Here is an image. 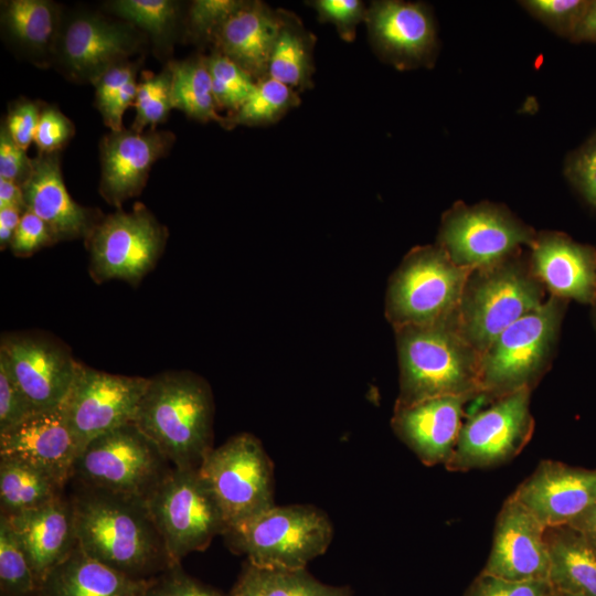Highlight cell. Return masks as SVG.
Segmentation results:
<instances>
[{
	"instance_id": "cell-1",
	"label": "cell",
	"mask_w": 596,
	"mask_h": 596,
	"mask_svg": "<svg viewBox=\"0 0 596 596\" xmlns=\"http://www.w3.org/2000/svg\"><path fill=\"white\" fill-rule=\"evenodd\" d=\"M71 499L76 544L88 556L142 578L174 566L147 501L82 487Z\"/></svg>"
},
{
	"instance_id": "cell-2",
	"label": "cell",
	"mask_w": 596,
	"mask_h": 596,
	"mask_svg": "<svg viewBox=\"0 0 596 596\" xmlns=\"http://www.w3.org/2000/svg\"><path fill=\"white\" fill-rule=\"evenodd\" d=\"M214 400L201 375L175 370L149 377L132 423L170 464L199 469L213 449Z\"/></svg>"
},
{
	"instance_id": "cell-3",
	"label": "cell",
	"mask_w": 596,
	"mask_h": 596,
	"mask_svg": "<svg viewBox=\"0 0 596 596\" xmlns=\"http://www.w3.org/2000/svg\"><path fill=\"white\" fill-rule=\"evenodd\" d=\"M398 396L405 406L439 396H480L481 354L464 338L451 316L394 329Z\"/></svg>"
},
{
	"instance_id": "cell-4",
	"label": "cell",
	"mask_w": 596,
	"mask_h": 596,
	"mask_svg": "<svg viewBox=\"0 0 596 596\" xmlns=\"http://www.w3.org/2000/svg\"><path fill=\"white\" fill-rule=\"evenodd\" d=\"M545 294L523 251L472 269L456 310L458 329L482 355L502 331L541 306Z\"/></svg>"
},
{
	"instance_id": "cell-5",
	"label": "cell",
	"mask_w": 596,
	"mask_h": 596,
	"mask_svg": "<svg viewBox=\"0 0 596 596\" xmlns=\"http://www.w3.org/2000/svg\"><path fill=\"white\" fill-rule=\"evenodd\" d=\"M568 302L550 295L493 340L481 355L480 396L491 402L533 390L555 356Z\"/></svg>"
},
{
	"instance_id": "cell-6",
	"label": "cell",
	"mask_w": 596,
	"mask_h": 596,
	"mask_svg": "<svg viewBox=\"0 0 596 596\" xmlns=\"http://www.w3.org/2000/svg\"><path fill=\"white\" fill-rule=\"evenodd\" d=\"M226 545L264 570H298L329 547L332 523L312 504L274 505L230 525Z\"/></svg>"
},
{
	"instance_id": "cell-7",
	"label": "cell",
	"mask_w": 596,
	"mask_h": 596,
	"mask_svg": "<svg viewBox=\"0 0 596 596\" xmlns=\"http://www.w3.org/2000/svg\"><path fill=\"white\" fill-rule=\"evenodd\" d=\"M172 468L130 422L91 440L75 459L71 479L82 488L147 501Z\"/></svg>"
},
{
	"instance_id": "cell-8",
	"label": "cell",
	"mask_w": 596,
	"mask_h": 596,
	"mask_svg": "<svg viewBox=\"0 0 596 596\" xmlns=\"http://www.w3.org/2000/svg\"><path fill=\"white\" fill-rule=\"evenodd\" d=\"M470 272L457 266L437 244L412 248L389 278L385 318L397 329L451 316Z\"/></svg>"
},
{
	"instance_id": "cell-9",
	"label": "cell",
	"mask_w": 596,
	"mask_h": 596,
	"mask_svg": "<svg viewBox=\"0 0 596 596\" xmlns=\"http://www.w3.org/2000/svg\"><path fill=\"white\" fill-rule=\"evenodd\" d=\"M147 504L174 565L188 554L205 550L227 528L199 469L173 467Z\"/></svg>"
},
{
	"instance_id": "cell-10",
	"label": "cell",
	"mask_w": 596,
	"mask_h": 596,
	"mask_svg": "<svg viewBox=\"0 0 596 596\" xmlns=\"http://www.w3.org/2000/svg\"><path fill=\"white\" fill-rule=\"evenodd\" d=\"M536 232L507 206L455 202L441 216L436 244L459 267L472 270L530 248Z\"/></svg>"
},
{
	"instance_id": "cell-11",
	"label": "cell",
	"mask_w": 596,
	"mask_h": 596,
	"mask_svg": "<svg viewBox=\"0 0 596 596\" xmlns=\"http://www.w3.org/2000/svg\"><path fill=\"white\" fill-rule=\"evenodd\" d=\"M199 472L227 528L275 505L273 462L260 440L249 433L237 434L213 448Z\"/></svg>"
},
{
	"instance_id": "cell-12",
	"label": "cell",
	"mask_w": 596,
	"mask_h": 596,
	"mask_svg": "<svg viewBox=\"0 0 596 596\" xmlns=\"http://www.w3.org/2000/svg\"><path fill=\"white\" fill-rule=\"evenodd\" d=\"M167 238L166 226L141 203L103 216L85 238L93 280L137 285L156 266Z\"/></svg>"
},
{
	"instance_id": "cell-13",
	"label": "cell",
	"mask_w": 596,
	"mask_h": 596,
	"mask_svg": "<svg viewBox=\"0 0 596 596\" xmlns=\"http://www.w3.org/2000/svg\"><path fill=\"white\" fill-rule=\"evenodd\" d=\"M147 41V35L127 21L76 11L63 15L53 64L66 78L93 84L109 67L139 54Z\"/></svg>"
},
{
	"instance_id": "cell-14",
	"label": "cell",
	"mask_w": 596,
	"mask_h": 596,
	"mask_svg": "<svg viewBox=\"0 0 596 596\" xmlns=\"http://www.w3.org/2000/svg\"><path fill=\"white\" fill-rule=\"evenodd\" d=\"M530 389L490 402L462 423L454 451L445 467L466 472L503 465L530 441L534 430Z\"/></svg>"
},
{
	"instance_id": "cell-15",
	"label": "cell",
	"mask_w": 596,
	"mask_h": 596,
	"mask_svg": "<svg viewBox=\"0 0 596 596\" xmlns=\"http://www.w3.org/2000/svg\"><path fill=\"white\" fill-rule=\"evenodd\" d=\"M149 377L113 374L77 362L62 403L79 453L94 438L132 422Z\"/></svg>"
},
{
	"instance_id": "cell-16",
	"label": "cell",
	"mask_w": 596,
	"mask_h": 596,
	"mask_svg": "<svg viewBox=\"0 0 596 596\" xmlns=\"http://www.w3.org/2000/svg\"><path fill=\"white\" fill-rule=\"evenodd\" d=\"M77 362L68 347L42 332L3 333L2 364L35 412L62 405L72 385Z\"/></svg>"
},
{
	"instance_id": "cell-17",
	"label": "cell",
	"mask_w": 596,
	"mask_h": 596,
	"mask_svg": "<svg viewBox=\"0 0 596 596\" xmlns=\"http://www.w3.org/2000/svg\"><path fill=\"white\" fill-rule=\"evenodd\" d=\"M364 22L370 43L384 62L402 71L434 65L439 45L434 15L427 4L373 1Z\"/></svg>"
},
{
	"instance_id": "cell-18",
	"label": "cell",
	"mask_w": 596,
	"mask_h": 596,
	"mask_svg": "<svg viewBox=\"0 0 596 596\" xmlns=\"http://www.w3.org/2000/svg\"><path fill=\"white\" fill-rule=\"evenodd\" d=\"M481 573L512 582H549L545 526L512 494L496 519L491 551Z\"/></svg>"
},
{
	"instance_id": "cell-19",
	"label": "cell",
	"mask_w": 596,
	"mask_h": 596,
	"mask_svg": "<svg viewBox=\"0 0 596 596\" xmlns=\"http://www.w3.org/2000/svg\"><path fill=\"white\" fill-rule=\"evenodd\" d=\"M174 140L171 131L155 129H121L104 135L99 143V194L117 209L139 195L152 166L169 153Z\"/></svg>"
},
{
	"instance_id": "cell-20",
	"label": "cell",
	"mask_w": 596,
	"mask_h": 596,
	"mask_svg": "<svg viewBox=\"0 0 596 596\" xmlns=\"http://www.w3.org/2000/svg\"><path fill=\"white\" fill-rule=\"evenodd\" d=\"M512 496L545 528L570 525L596 504V469L542 460Z\"/></svg>"
},
{
	"instance_id": "cell-21",
	"label": "cell",
	"mask_w": 596,
	"mask_h": 596,
	"mask_svg": "<svg viewBox=\"0 0 596 596\" xmlns=\"http://www.w3.org/2000/svg\"><path fill=\"white\" fill-rule=\"evenodd\" d=\"M79 454L62 406L36 412L0 434V459L24 462L65 486Z\"/></svg>"
},
{
	"instance_id": "cell-22",
	"label": "cell",
	"mask_w": 596,
	"mask_h": 596,
	"mask_svg": "<svg viewBox=\"0 0 596 596\" xmlns=\"http://www.w3.org/2000/svg\"><path fill=\"white\" fill-rule=\"evenodd\" d=\"M25 210L49 227L54 243L87 237L103 214L76 203L67 192L61 170V151L38 152L21 185Z\"/></svg>"
},
{
	"instance_id": "cell-23",
	"label": "cell",
	"mask_w": 596,
	"mask_h": 596,
	"mask_svg": "<svg viewBox=\"0 0 596 596\" xmlns=\"http://www.w3.org/2000/svg\"><path fill=\"white\" fill-rule=\"evenodd\" d=\"M531 268L550 295L590 305L596 297V248L565 233H536L529 248Z\"/></svg>"
},
{
	"instance_id": "cell-24",
	"label": "cell",
	"mask_w": 596,
	"mask_h": 596,
	"mask_svg": "<svg viewBox=\"0 0 596 596\" xmlns=\"http://www.w3.org/2000/svg\"><path fill=\"white\" fill-rule=\"evenodd\" d=\"M472 396H439L411 405H394L391 426L395 435L426 466H444L462 426L465 405Z\"/></svg>"
},
{
	"instance_id": "cell-25",
	"label": "cell",
	"mask_w": 596,
	"mask_h": 596,
	"mask_svg": "<svg viewBox=\"0 0 596 596\" xmlns=\"http://www.w3.org/2000/svg\"><path fill=\"white\" fill-rule=\"evenodd\" d=\"M3 515L23 549L40 587L46 575L76 546L72 499L62 494L42 507Z\"/></svg>"
},
{
	"instance_id": "cell-26",
	"label": "cell",
	"mask_w": 596,
	"mask_h": 596,
	"mask_svg": "<svg viewBox=\"0 0 596 596\" xmlns=\"http://www.w3.org/2000/svg\"><path fill=\"white\" fill-rule=\"evenodd\" d=\"M279 23L278 9L263 1L244 0L217 31L213 49L230 57L257 82L268 76Z\"/></svg>"
},
{
	"instance_id": "cell-27",
	"label": "cell",
	"mask_w": 596,
	"mask_h": 596,
	"mask_svg": "<svg viewBox=\"0 0 596 596\" xmlns=\"http://www.w3.org/2000/svg\"><path fill=\"white\" fill-rule=\"evenodd\" d=\"M152 578L134 577L82 551L77 544L43 579L41 596H146Z\"/></svg>"
},
{
	"instance_id": "cell-28",
	"label": "cell",
	"mask_w": 596,
	"mask_h": 596,
	"mask_svg": "<svg viewBox=\"0 0 596 596\" xmlns=\"http://www.w3.org/2000/svg\"><path fill=\"white\" fill-rule=\"evenodd\" d=\"M64 13L50 0L1 1V31L22 57L39 67L53 64Z\"/></svg>"
},
{
	"instance_id": "cell-29",
	"label": "cell",
	"mask_w": 596,
	"mask_h": 596,
	"mask_svg": "<svg viewBox=\"0 0 596 596\" xmlns=\"http://www.w3.org/2000/svg\"><path fill=\"white\" fill-rule=\"evenodd\" d=\"M549 583L574 596H596V545L570 525L545 528Z\"/></svg>"
},
{
	"instance_id": "cell-30",
	"label": "cell",
	"mask_w": 596,
	"mask_h": 596,
	"mask_svg": "<svg viewBox=\"0 0 596 596\" xmlns=\"http://www.w3.org/2000/svg\"><path fill=\"white\" fill-rule=\"evenodd\" d=\"M279 29L269 58L268 76L298 93L313 87L316 35L291 11L278 9Z\"/></svg>"
},
{
	"instance_id": "cell-31",
	"label": "cell",
	"mask_w": 596,
	"mask_h": 596,
	"mask_svg": "<svg viewBox=\"0 0 596 596\" xmlns=\"http://www.w3.org/2000/svg\"><path fill=\"white\" fill-rule=\"evenodd\" d=\"M166 66L171 74L172 108L196 121H215L231 129L227 116L219 114L213 97L206 55L199 53L183 61H169Z\"/></svg>"
},
{
	"instance_id": "cell-32",
	"label": "cell",
	"mask_w": 596,
	"mask_h": 596,
	"mask_svg": "<svg viewBox=\"0 0 596 596\" xmlns=\"http://www.w3.org/2000/svg\"><path fill=\"white\" fill-rule=\"evenodd\" d=\"M106 9L135 25L151 40L158 56L171 52L178 35L184 29L182 3L174 0H114Z\"/></svg>"
},
{
	"instance_id": "cell-33",
	"label": "cell",
	"mask_w": 596,
	"mask_h": 596,
	"mask_svg": "<svg viewBox=\"0 0 596 596\" xmlns=\"http://www.w3.org/2000/svg\"><path fill=\"white\" fill-rule=\"evenodd\" d=\"M63 486L40 469L11 459H0L2 514H15L42 507L60 496Z\"/></svg>"
},
{
	"instance_id": "cell-34",
	"label": "cell",
	"mask_w": 596,
	"mask_h": 596,
	"mask_svg": "<svg viewBox=\"0 0 596 596\" xmlns=\"http://www.w3.org/2000/svg\"><path fill=\"white\" fill-rule=\"evenodd\" d=\"M300 104L299 93L288 85L266 76L256 82L247 100L235 113L228 114L230 128L237 125L268 126L279 121Z\"/></svg>"
},
{
	"instance_id": "cell-35",
	"label": "cell",
	"mask_w": 596,
	"mask_h": 596,
	"mask_svg": "<svg viewBox=\"0 0 596 596\" xmlns=\"http://www.w3.org/2000/svg\"><path fill=\"white\" fill-rule=\"evenodd\" d=\"M212 92L217 109L237 111L256 86V81L230 57L213 49L207 55Z\"/></svg>"
},
{
	"instance_id": "cell-36",
	"label": "cell",
	"mask_w": 596,
	"mask_h": 596,
	"mask_svg": "<svg viewBox=\"0 0 596 596\" xmlns=\"http://www.w3.org/2000/svg\"><path fill=\"white\" fill-rule=\"evenodd\" d=\"M0 584L8 596H30L39 583L7 518L0 515Z\"/></svg>"
},
{
	"instance_id": "cell-37",
	"label": "cell",
	"mask_w": 596,
	"mask_h": 596,
	"mask_svg": "<svg viewBox=\"0 0 596 596\" xmlns=\"http://www.w3.org/2000/svg\"><path fill=\"white\" fill-rule=\"evenodd\" d=\"M134 105L136 116L130 129L136 132H143L147 127L155 129L167 120L172 109L171 74L167 66L159 74H143Z\"/></svg>"
},
{
	"instance_id": "cell-38",
	"label": "cell",
	"mask_w": 596,
	"mask_h": 596,
	"mask_svg": "<svg viewBox=\"0 0 596 596\" xmlns=\"http://www.w3.org/2000/svg\"><path fill=\"white\" fill-rule=\"evenodd\" d=\"M244 0H194L189 4L184 18L183 33L195 44H213L214 38Z\"/></svg>"
},
{
	"instance_id": "cell-39",
	"label": "cell",
	"mask_w": 596,
	"mask_h": 596,
	"mask_svg": "<svg viewBox=\"0 0 596 596\" xmlns=\"http://www.w3.org/2000/svg\"><path fill=\"white\" fill-rule=\"evenodd\" d=\"M264 570V568H263ZM349 586H331L306 568L264 570V596H352Z\"/></svg>"
},
{
	"instance_id": "cell-40",
	"label": "cell",
	"mask_w": 596,
	"mask_h": 596,
	"mask_svg": "<svg viewBox=\"0 0 596 596\" xmlns=\"http://www.w3.org/2000/svg\"><path fill=\"white\" fill-rule=\"evenodd\" d=\"M589 0H525L520 4L558 35L572 39Z\"/></svg>"
},
{
	"instance_id": "cell-41",
	"label": "cell",
	"mask_w": 596,
	"mask_h": 596,
	"mask_svg": "<svg viewBox=\"0 0 596 596\" xmlns=\"http://www.w3.org/2000/svg\"><path fill=\"white\" fill-rule=\"evenodd\" d=\"M306 3L313 8L321 23L332 24L345 42L354 41L356 28L365 21L368 11L361 0H312Z\"/></svg>"
},
{
	"instance_id": "cell-42",
	"label": "cell",
	"mask_w": 596,
	"mask_h": 596,
	"mask_svg": "<svg viewBox=\"0 0 596 596\" xmlns=\"http://www.w3.org/2000/svg\"><path fill=\"white\" fill-rule=\"evenodd\" d=\"M565 174L596 210V132L570 156Z\"/></svg>"
},
{
	"instance_id": "cell-43",
	"label": "cell",
	"mask_w": 596,
	"mask_h": 596,
	"mask_svg": "<svg viewBox=\"0 0 596 596\" xmlns=\"http://www.w3.org/2000/svg\"><path fill=\"white\" fill-rule=\"evenodd\" d=\"M74 134V125L61 110L47 105L41 108L34 136L39 152L61 151Z\"/></svg>"
},
{
	"instance_id": "cell-44",
	"label": "cell",
	"mask_w": 596,
	"mask_h": 596,
	"mask_svg": "<svg viewBox=\"0 0 596 596\" xmlns=\"http://www.w3.org/2000/svg\"><path fill=\"white\" fill-rule=\"evenodd\" d=\"M550 592L547 581L512 582L480 572L465 596H549Z\"/></svg>"
},
{
	"instance_id": "cell-45",
	"label": "cell",
	"mask_w": 596,
	"mask_h": 596,
	"mask_svg": "<svg viewBox=\"0 0 596 596\" xmlns=\"http://www.w3.org/2000/svg\"><path fill=\"white\" fill-rule=\"evenodd\" d=\"M36 413L19 385L0 364V434Z\"/></svg>"
},
{
	"instance_id": "cell-46",
	"label": "cell",
	"mask_w": 596,
	"mask_h": 596,
	"mask_svg": "<svg viewBox=\"0 0 596 596\" xmlns=\"http://www.w3.org/2000/svg\"><path fill=\"white\" fill-rule=\"evenodd\" d=\"M41 108L40 103L24 97L9 106L3 123L13 140L24 150L34 141Z\"/></svg>"
},
{
	"instance_id": "cell-47",
	"label": "cell",
	"mask_w": 596,
	"mask_h": 596,
	"mask_svg": "<svg viewBox=\"0 0 596 596\" xmlns=\"http://www.w3.org/2000/svg\"><path fill=\"white\" fill-rule=\"evenodd\" d=\"M141 61H126L116 64L98 76L93 85L95 87V107L104 117L114 98L130 79L136 78Z\"/></svg>"
},
{
	"instance_id": "cell-48",
	"label": "cell",
	"mask_w": 596,
	"mask_h": 596,
	"mask_svg": "<svg viewBox=\"0 0 596 596\" xmlns=\"http://www.w3.org/2000/svg\"><path fill=\"white\" fill-rule=\"evenodd\" d=\"M51 244H54V241L46 224L32 211L24 210L10 244L12 254L30 256Z\"/></svg>"
},
{
	"instance_id": "cell-49",
	"label": "cell",
	"mask_w": 596,
	"mask_h": 596,
	"mask_svg": "<svg viewBox=\"0 0 596 596\" xmlns=\"http://www.w3.org/2000/svg\"><path fill=\"white\" fill-rule=\"evenodd\" d=\"M179 565L168 568L166 576L153 579L146 596H227L188 576Z\"/></svg>"
},
{
	"instance_id": "cell-50",
	"label": "cell",
	"mask_w": 596,
	"mask_h": 596,
	"mask_svg": "<svg viewBox=\"0 0 596 596\" xmlns=\"http://www.w3.org/2000/svg\"><path fill=\"white\" fill-rule=\"evenodd\" d=\"M11 137L4 123L0 129V178L10 180L20 187L28 179L32 169V158L26 156Z\"/></svg>"
},
{
	"instance_id": "cell-51",
	"label": "cell",
	"mask_w": 596,
	"mask_h": 596,
	"mask_svg": "<svg viewBox=\"0 0 596 596\" xmlns=\"http://www.w3.org/2000/svg\"><path fill=\"white\" fill-rule=\"evenodd\" d=\"M227 596H264V570L246 561L237 583Z\"/></svg>"
},
{
	"instance_id": "cell-52",
	"label": "cell",
	"mask_w": 596,
	"mask_h": 596,
	"mask_svg": "<svg viewBox=\"0 0 596 596\" xmlns=\"http://www.w3.org/2000/svg\"><path fill=\"white\" fill-rule=\"evenodd\" d=\"M24 211L14 207L0 209V246L1 249L10 247L14 232L20 223L22 213Z\"/></svg>"
},
{
	"instance_id": "cell-53",
	"label": "cell",
	"mask_w": 596,
	"mask_h": 596,
	"mask_svg": "<svg viewBox=\"0 0 596 596\" xmlns=\"http://www.w3.org/2000/svg\"><path fill=\"white\" fill-rule=\"evenodd\" d=\"M571 41L575 43H596V0H589L587 9Z\"/></svg>"
},
{
	"instance_id": "cell-54",
	"label": "cell",
	"mask_w": 596,
	"mask_h": 596,
	"mask_svg": "<svg viewBox=\"0 0 596 596\" xmlns=\"http://www.w3.org/2000/svg\"><path fill=\"white\" fill-rule=\"evenodd\" d=\"M14 206L25 210L21 187L13 181L0 178V209Z\"/></svg>"
},
{
	"instance_id": "cell-55",
	"label": "cell",
	"mask_w": 596,
	"mask_h": 596,
	"mask_svg": "<svg viewBox=\"0 0 596 596\" xmlns=\"http://www.w3.org/2000/svg\"><path fill=\"white\" fill-rule=\"evenodd\" d=\"M570 526L582 533L596 545V504L570 524Z\"/></svg>"
},
{
	"instance_id": "cell-56",
	"label": "cell",
	"mask_w": 596,
	"mask_h": 596,
	"mask_svg": "<svg viewBox=\"0 0 596 596\" xmlns=\"http://www.w3.org/2000/svg\"><path fill=\"white\" fill-rule=\"evenodd\" d=\"M549 596H574V595L563 593V592H560V590H555V589H553L551 587V592H550Z\"/></svg>"
},
{
	"instance_id": "cell-57",
	"label": "cell",
	"mask_w": 596,
	"mask_h": 596,
	"mask_svg": "<svg viewBox=\"0 0 596 596\" xmlns=\"http://www.w3.org/2000/svg\"><path fill=\"white\" fill-rule=\"evenodd\" d=\"M592 318H593V324H594V328H595V331H596V297H595V300L594 302L592 304Z\"/></svg>"
}]
</instances>
